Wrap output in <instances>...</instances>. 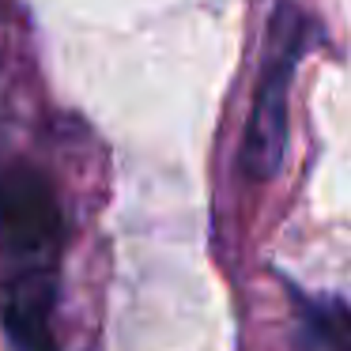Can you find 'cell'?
Masks as SVG:
<instances>
[{
  "instance_id": "1",
  "label": "cell",
  "mask_w": 351,
  "mask_h": 351,
  "mask_svg": "<svg viewBox=\"0 0 351 351\" xmlns=\"http://www.w3.org/2000/svg\"><path fill=\"white\" fill-rule=\"evenodd\" d=\"M302 16L295 0H280L268 31V53L257 76V95H253L250 125L242 140V170L253 182H272L283 167L287 152V110H291V80H295L298 57H302Z\"/></svg>"
},
{
  "instance_id": "2",
  "label": "cell",
  "mask_w": 351,
  "mask_h": 351,
  "mask_svg": "<svg viewBox=\"0 0 351 351\" xmlns=\"http://www.w3.org/2000/svg\"><path fill=\"white\" fill-rule=\"evenodd\" d=\"M64 238V215L42 170L12 162L0 170V250L8 268H53Z\"/></svg>"
},
{
  "instance_id": "3",
  "label": "cell",
  "mask_w": 351,
  "mask_h": 351,
  "mask_svg": "<svg viewBox=\"0 0 351 351\" xmlns=\"http://www.w3.org/2000/svg\"><path fill=\"white\" fill-rule=\"evenodd\" d=\"M0 328L16 351H53V268H8L0 280Z\"/></svg>"
},
{
  "instance_id": "4",
  "label": "cell",
  "mask_w": 351,
  "mask_h": 351,
  "mask_svg": "<svg viewBox=\"0 0 351 351\" xmlns=\"http://www.w3.org/2000/svg\"><path fill=\"white\" fill-rule=\"evenodd\" d=\"M302 321L328 351H351V310L332 298H298Z\"/></svg>"
}]
</instances>
